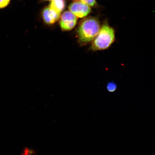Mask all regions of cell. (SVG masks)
<instances>
[{
    "label": "cell",
    "instance_id": "cell-9",
    "mask_svg": "<svg viewBox=\"0 0 155 155\" xmlns=\"http://www.w3.org/2000/svg\"><path fill=\"white\" fill-rule=\"evenodd\" d=\"M117 88V85L113 82H110L108 83L107 86V88L110 92H114L115 91Z\"/></svg>",
    "mask_w": 155,
    "mask_h": 155
},
{
    "label": "cell",
    "instance_id": "cell-2",
    "mask_svg": "<svg viewBox=\"0 0 155 155\" xmlns=\"http://www.w3.org/2000/svg\"><path fill=\"white\" fill-rule=\"evenodd\" d=\"M115 31L114 28L107 23H104L93 40L90 49L94 51L107 49L115 41Z\"/></svg>",
    "mask_w": 155,
    "mask_h": 155
},
{
    "label": "cell",
    "instance_id": "cell-11",
    "mask_svg": "<svg viewBox=\"0 0 155 155\" xmlns=\"http://www.w3.org/2000/svg\"><path fill=\"white\" fill-rule=\"evenodd\" d=\"M48 1H53V0H48Z\"/></svg>",
    "mask_w": 155,
    "mask_h": 155
},
{
    "label": "cell",
    "instance_id": "cell-8",
    "mask_svg": "<svg viewBox=\"0 0 155 155\" xmlns=\"http://www.w3.org/2000/svg\"><path fill=\"white\" fill-rule=\"evenodd\" d=\"M35 150L28 147H25L21 151L20 155H35Z\"/></svg>",
    "mask_w": 155,
    "mask_h": 155
},
{
    "label": "cell",
    "instance_id": "cell-6",
    "mask_svg": "<svg viewBox=\"0 0 155 155\" xmlns=\"http://www.w3.org/2000/svg\"><path fill=\"white\" fill-rule=\"evenodd\" d=\"M65 6V0H53L49 7L57 12L61 13Z\"/></svg>",
    "mask_w": 155,
    "mask_h": 155
},
{
    "label": "cell",
    "instance_id": "cell-4",
    "mask_svg": "<svg viewBox=\"0 0 155 155\" xmlns=\"http://www.w3.org/2000/svg\"><path fill=\"white\" fill-rule=\"evenodd\" d=\"M69 9L77 18H82L91 12V9L89 6L79 1H74L69 5Z\"/></svg>",
    "mask_w": 155,
    "mask_h": 155
},
{
    "label": "cell",
    "instance_id": "cell-3",
    "mask_svg": "<svg viewBox=\"0 0 155 155\" xmlns=\"http://www.w3.org/2000/svg\"><path fill=\"white\" fill-rule=\"evenodd\" d=\"M77 17L71 11H67L62 15L60 25L64 31H70L74 28L77 24Z\"/></svg>",
    "mask_w": 155,
    "mask_h": 155
},
{
    "label": "cell",
    "instance_id": "cell-5",
    "mask_svg": "<svg viewBox=\"0 0 155 155\" xmlns=\"http://www.w3.org/2000/svg\"><path fill=\"white\" fill-rule=\"evenodd\" d=\"M61 13L57 12L48 6L43 12V17L45 22L48 24H53L57 22L60 18Z\"/></svg>",
    "mask_w": 155,
    "mask_h": 155
},
{
    "label": "cell",
    "instance_id": "cell-7",
    "mask_svg": "<svg viewBox=\"0 0 155 155\" xmlns=\"http://www.w3.org/2000/svg\"><path fill=\"white\" fill-rule=\"evenodd\" d=\"M74 1H79L91 7L95 6L97 5L96 0H75Z\"/></svg>",
    "mask_w": 155,
    "mask_h": 155
},
{
    "label": "cell",
    "instance_id": "cell-10",
    "mask_svg": "<svg viewBox=\"0 0 155 155\" xmlns=\"http://www.w3.org/2000/svg\"><path fill=\"white\" fill-rule=\"evenodd\" d=\"M10 1V0H0V9L5 8L6 7Z\"/></svg>",
    "mask_w": 155,
    "mask_h": 155
},
{
    "label": "cell",
    "instance_id": "cell-1",
    "mask_svg": "<svg viewBox=\"0 0 155 155\" xmlns=\"http://www.w3.org/2000/svg\"><path fill=\"white\" fill-rule=\"evenodd\" d=\"M101 28L99 21L97 18L90 17L84 19L77 31L79 43L85 45L93 41Z\"/></svg>",
    "mask_w": 155,
    "mask_h": 155
}]
</instances>
